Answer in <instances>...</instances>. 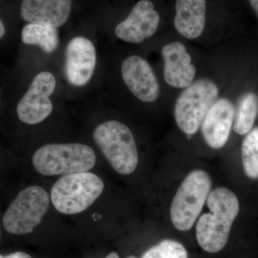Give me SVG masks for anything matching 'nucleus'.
Segmentation results:
<instances>
[{
	"mask_svg": "<svg viewBox=\"0 0 258 258\" xmlns=\"http://www.w3.org/2000/svg\"><path fill=\"white\" fill-rule=\"evenodd\" d=\"M121 76L127 87L141 101L152 103L160 95V86L150 64L143 57L132 55L121 66Z\"/></svg>",
	"mask_w": 258,
	"mask_h": 258,
	"instance_id": "obj_11",
	"label": "nucleus"
},
{
	"mask_svg": "<svg viewBox=\"0 0 258 258\" xmlns=\"http://www.w3.org/2000/svg\"><path fill=\"white\" fill-rule=\"evenodd\" d=\"M3 258H32L30 254L23 252H17L15 253L8 254Z\"/></svg>",
	"mask_w": 258,
	"mask_h": 258,
	"instance_id": "obj_20",
	"label": "nucleus"
},
{
	"mask_svg": "<svg viewBox=\"0 0 258 258\" xmlns=\"http://www.w3.org/2000/svg\"><path fill=\"white\" fill-rule=\"evenodd\" d=\"M235 108L227 98H218L212 105L202 123L205 142L212 149H221L230 137L235 120Z\"/></svg>",
	"mask_w": 258,
	"mask_h": 258,
	"instance_id": "obj_12",
	"label": "nucleus"
},
{
	"mask_svg": "<svg viewBox=\"0 0 258 258\" xmlns=\"http://www.w3.org/2000/svg\"><path fill=\"white\" fill-rule=\"evenodd\" d=\"M0 235H1V232H0Z\"/></svg>",
	"mask_w": 258,
	"mask_h": 258,
	"instance_id": "obj_26",
	"label": "nucleus"
},
{
	"mask_svg": "<svg viewBox=\"0 0 258 258\" xmlns=\"http://www.w3.org/2000/svg\"><path fill=\"white\" fill-rule=\"evenodd\" d=\"M258 115V97L248 92L241 97L235 115L233 130L239 135L249 133L253 126Z\"/></svg>",
	"mask_w": 258,
	"mask_h": 258,
	"instance_id": "obj_17",
	"label": "nucleus"
},
{
	"mask_svg": "<svg viewBox=\"0 0 258 258\" xmlns=\"http://www.w3.org/2000/svg\"><path fill=\"white\" fill-rule=\"evenodd\" d=\"M49 205L50 198L43 188L31 186L22 190L5 212V230L14 235L31 233L46 214Z\"/></svg>",
	"mask_w": 258,
	"mask_h": 258,
	"instance_id": "obj_7",
	"label": "nucleus"
},
{
	"mask_svg": "<svg viewBox=\"0 0 258 258\" xmlns=\"http://www.w3.org/2000/svg\"><path fill=\"white\" fill-rule=\"evenodd\" d=\"M5 34V28L4 25L2 23L1 20H0V39L3 38L4 37Z\"/></svg>",
	"mask_w": 258,
	"mask_h": 258,
	"instance_id": "obj_22",
	"label": "nucleus"
},
{
	"mask_svg": "<svg viewBox=\"0 0 258 258\" xmlns=\"http://www.w3.org/2000/svg\"><path fill=\"white\" fill-rule=\"evenodd\" d=\"M55 87L53 74L47 71L37 74L17 106L19 119L29 125L37 124L46 119L53 108L50 96Z\"/></svg>",
	"mask_w": 258,
	"mask_h": 258,
	"instance_id": "obj_8",
	"label": "nucleus"
},
{
	"mask_svg": "<svg viewBox=\"0 0 258 258\" xmlns=\"http://www.w3.org/2000/svg\"><path fill=\"white\" fill-rule=\"evenodd\" d=\"M0 258H3V256H2L1 254H0Z\"/></svg>",
	"mask_w": 258,
	"mask_h": 258,
	"instance_id": "obj_24",
	"label": "nucleus"
},
{
	"mask_svg": "<svg viewBox=\"0 0 258 258\" xmlns=\"http://www.w3.org/2000/svg\"><path fill=\"white\" fill-rule=\"evenodd\" d=\"M160 23V15L154 10L150 0H141L134 7L130 14L115 29L120 40L139 44L153 36Z\"/></svg>",
	"mask_w": 258,
	"mask_h": 258,
	"instance_id": "obj_10",
	"label": "nucleus"
},
{
	"mask_svg": "<svg viewBox=\"0 0 258 258\" xmlns=\"http://www.w3.org/2000/svg\"><path fill=\"white\" fill-rule=\"evenodd\" d=\"M249 2L258 17V0H249Z\"/></svg>",
	"mask_w": 258,
	"mask_h": 258,
	"instance_id": "obj_21",
	"label": "nucleus"
},
{
	"mask_svg": "<svg viewBox=\"0 0 258 258\" xmlns=\"http://www.w3.org/2000/svg\"><path fill=\"white\" fill-rule=\"evenodd\" d=\"M218 98L219 88L210 79H199L185 88L174 106V118L180 130L187 135L197 133Z\"/></svg>",
	"mask_w": 258,
	"mask_h": 258,
	"instance_id": "obj_6",
	"label": "nucleus"
},
{
	"mask_svg": "<svg viewBox=\"0 0 258 258\" xmlns=\"http://www.w3.org/2000/svg\"><path fill=\"white\" fill-rule=\"evenodd\" d=\"M21 38L23 43L37 45L46 53H52L58 47L57 29L47 25L28 24L22 30Z\"/></svg>",
	"mask_w": 258,
	"mask_h": 258,
	"instance_id": "obj_16",
	"label": "nucleus"
},
{
	"mask_svg": "<svg viewBox=\"0 0 258 258\" xmlns=\"http://www.w3.org/2000/svg\"><path fill=\"white\" fill-rule=\"evenodd\" d=\"M104 184L99 176L89 172L67 174L60 178L51 189V201L64 215L81 213L101 196Z\"/></svg>",
	"mask_w": 258,
	"mask_h": 258,
	"instance_id": "obj_3",
	"label": "nucleus"
},
{
	"mask_svg": "<svg viewBox=\"0 0 258 258\" xmlns=\"http://www.w3.org/2000/svg\"><path fill=\"white\" fill-rule=\"evenodd\" d=\"M97 62L96 47L86 37L73 38L66 51L64 74L71 85L86 86L92 79Z\"/></svg>",
	"mask_w": 258,
	"mask_h": 258,
	"instance_id": "obj_9",
	"label": "nucleus"
},
{
	"mask_svg": "<svg viewBox=\"0 0 258 258\" xmlns=\"http://www.w3.org/2000/svg\"><path fill=\"white\" fill-rule=\"evenodd\" d=\"M164 61V81L171 87L185 88L194 82L196 68L186 46L180 42H172L161 49Z\"/></svg>",
	"mask_w": 258,
	"mask_h": 258,
	"instance_id": "obj_13",
	"label": "nucleus"
},
{
	"mask_svg": "<svg viewBox=\"0 0 258 258\" xmlns=\"http://www.w3.org/2000/svg\"><path fill=\"white\" fill-rule=\"evenodd\" d=\"M96 162L94 151L82 144H47L32 157L34 167L45 176L87 172Z\"/></svg>",
	"mask_w": 258,
	"mask_h": 258,
	"instance_id": "obj_2",
	"label": "nucleus"
},
{
	"mask_svg": "<svg viewBox=\"0 0 258 258\" xmlns=\"http://www.w3.org/2000/svg\"><path fill=\"white\" fill-rule=\"evenodd\" d=\"M207 204L210 212L199 219L197 240L204 250L215 253L227 243L231 227L240 210V203L235 193L220 187L210 191Z\"/></svg>",
	"mask_w": 258,
	"mask_h": 258,
	"instance_id": "obj_1",
	"label": "nucleus"
},
{
	"mask_svg": "<svg viewBox=\"0 0 258 258\" xmlns=\"http://www.w3.org/2000/svg\"><path fill=\"white\" fill-rule=\"evenodd\" d=\"M106 258H120L119 256H118V254L116 253V252H111V253H110L108 254V256Z\"/></svg>",
	"mask_w": 258,
	"mask_h": 258,
	"instance_id": "obj_23",
	"label": "nucleus"
},
{
	"mask_svg": "<svg viewBox=\"0 0 258 258\" xmlns=\"http://www.w3.org/2000/svg\"><path fill=\"white\" fill-rule=\"evenodd\" d=\"M142 258H188V254L179 242L164 240L148 249Z\"/></svg>",
	"mask_w": 258,
	"mask_h": 258,
	"instance_id": "obj_19",
	"label": "nucleus"
},
{
	"mask_svg": "<svg viewBox=\"0 0 258 258\" xmlns=\"http://www.w3.org/2000/svg\"><path fill=\"white\" fill-rule=\"evenodd\" d=\"M242 144V162L244 174L258 179V128L247 133Z\"/></svg>",
	"mask_w": 258,
	"mask_h": 258,
	"instance_id": "obj_18",
	"label": "nucleus"
},
{
	"mask_svg": "<svg viewBox=\"0 0 258 258\" xmlns=\"http://www.w3.org/2000/svg\"><path fill=\"white\" fill-rule=\"evenodd\" d=\"M93 139L112 167L122 175L132 174L139 162L133 134L121 122L108 120L95 128Z\"/></svg>",
	"mask_w": 258,
	"mask_h": 258,
	"instance_id": "obj_4",
	"label": "nucleus"
},
{
	"mask_svg": "<svg viewBox=\"0 0 258 258\" xmlns=\"http://www.w3.org/2000/svg\"><path fill=\"white\" fill-rule=\"evenodd\" d=\"M128 258H136V257H129Z\"/></svg>",
	"mask_w": 258,
	"mask_h": 258,
	"instance_id": "obj_25",
	"label": "nucleus"
},
{
	"mask_svg": "<svg viewBox=\"0 0 258 258\" xmlns=\"http://www.w3.org/2000/svg\"><path fill=\"white\" fill-rule=\"evenodd\" d=\"M212 180L203 170L191 171L175 194L170 208L171 222L180 231H188L195 225L210 192Z\"/></svg>",
	"mask_w": 258,
	"mask_h": 258,
	"instance_id": "obj_5",
	"label": "nucleus"
},
{
	"mask_svg": "<svg viewBox=\"0 0 258 258\" xmlns=\"http://www.w3.org/2000/svg\"><path fill=\"white\" fill-rule=\"evenodd\" d=\"M206 10L205 0H176V31L189 40L198 38L205 30Z\"/></svg>",
	"mask_w": 258,
	"mask_h": 258,
	"instance_id": "obj_15",
	"label": "nucleus"
},
{
	"mask_svg": "<svg viewBox=\"0 0 258 258\" xmlns=\"http://www.w3.org/2000/svg\"><path fill=\"white\" fill-rule=\"evenodd\" d=\"M72 0H23L20 14L30 23L59 28L69 19Z\"/></svg>",
	"mask_w": 258,
	"mask_h": 258,
	"instance_id": "obj_14",
	"label": "nucleus"
}]
</instances>
